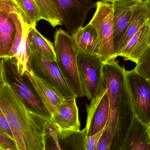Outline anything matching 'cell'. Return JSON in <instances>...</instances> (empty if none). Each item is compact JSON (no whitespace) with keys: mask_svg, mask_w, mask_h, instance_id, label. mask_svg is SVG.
I'll return each instance as SVG.
<instances>
[{"mask_svg":"<svg viewBox=\"0 0 150 150\" xmlns=\"http://www.w3.org/2000/svg\"><path fill=\"white\" fill-rule=\"evenodd\" d=\"M0 110L8 121L18 150H47L50 119L29 108L8 80L4 60L0 64Z\"/></svg>","mask_w":150,"mask_h":150,"instance_id":"cell-1","label":"cell"},{"mask_svg":"<svg viewBox=\"0 0 150 150\" xmlns=\"http://www.w3.org/2000/svg\"><path fill=\"white\" fill-rule=\"evenodd\" d=\"M54 39L58 66L78 97L86 96L78 64V50L72 36L59 29L55 33Z\"/></svg>","mask_w":150,"mask_h":150,"instance_id":"cell-2","label":"cell"},{"mask_svg":"<svg viewBox=\"0 0 150 150\" xmlns=\"http://www.w3.org/2000/svg\"><path fill=\"white\" fill-rule=\"evenodd\" d=\"M89 23L96 30L99 40L98 56L103 64L115 60L112 3L96 2L95 13Z\"/></svg>","mask_w":150,"mask_h":150,"instance_id":"cell-3","label":"cell"},{"mask_svg":"<svg viewBox=\"0 0 150 150\" xmlns=\"http://www.w3.org/2000/svg\"><path fill=\"white\" fill-rule=\"evenodd\" d=\"M124 67L118 61L113 60L104 64V75L108 96L109 114L104 130L114 137L123 89L125 82Z\"/></svg>","mask_w":150,"mask_h":150,"instance_id":"cell-4","label":"cell"},{"mask_svg":"<svg viewBox=\"0 0 150 150\" xmlns=\"http://www.w3.org/2000/svg\"><path fill=\"white\" fill-rule=\"evenodd\" d=\"M77 58L86 96L91 101L106 87L104 64L98 55L79 51Z\"/></svg>","mask_w":150,"mask_h":150,"instance_id":"cell-5","label":"cell"},{"mask_svg":"<svg viewBox=\"0 0 150 150\" xmlns=\"http://www.w3.org/2000/svg\"><path fill=\"white\" fill-rule=\"evenodd\" d=\"M9 84L25 105L31 110L50 119V116L27 76L21 75L11 59L4 58Z\"/></svg>","mask_w":150,"mask_h":150,"instance_id":"cell-6","label":"cell"},{"mask_svg":"<svg viewBox=\"0 0 150 150\" xmlns=\"http://www.w3.org/2000/svg\"><path fill=\"white\" fill-rule=\"evenodd\" d=\"M29 67L37 75L58 89L65 98H78L57 62L50 61L38 52L30 50Z\"/></svg>","mask_w":150,"mask_h":150,"instance_id":"cell-7","label":"cell"},{"mask_svg":"<svg viewBox=\"0 0 150 150\" xmlns=\"http://www.w3.org/2000/svg\"><path fill=\"white\" fill-rule=\"evenodd\" d=\"M128 85L135 115L150 126V83L135 69L125 71Z\"/></svg>","mask_w":150,"mask_h":150,"instance_id":"cell-8","label":"cell"},{"mask_svg":"<svg viewBox=\"0 0 150 150\" xmlns=\"http://www.w3.org/2000/svg\"><path fill=\"white\" fill-rule=\"evenodd\" d=\"M63 25L70 34L75 33L83 27L89 11L96 8L92 0H52Z\"/></svg>","mask_w":150,"mask_h":150,"instance_id":"cell-9","label":"cell"},{"mask_svg":"<svg viewBox=\"0 0 150 150\" xmlns=\"http://www.w3.org/2000/svg\"><path fill=\"white\" fill-rule=\"evenodd\" d=\"M86 126L84 129L86 136L97 133L104 129L109 114L108 96L106 86L86 106Z\"/></svg>","mask_w":150,"mask_h":150,"instance_id":"cell-10","label":"cell"},{"mask_svg":"<svg viewBox=\"0 0 150 150\" xmlns=\"http://www.w3.org/2000/svg\"><path fill=\"white\" fill-rule=\"evenodd\" d=\"M76 98H66L57 111L50 117V122L58 132L59 136L80 130Z\"/></svg>","mask_w":150,"mask_h":150,"instance_id":"cell-11","label":"cell"},{"mask_svg":"<svg viewBox=\"0 0 150 150\" xmlns=\"http://www.w3.org/2000/svg\"><path fill=\"white\" fill-rule=\"evenodd\" d=\"M24 74L32 84L50 116H52L66 98L58 89L37 75L31 68L27 70Z\"/></svg>","mask_w":150,"mask_h":150,"instance_id":"cell-12","label":"cell"},{"mask_svg":"<svg viewBox=\"0 0 150 150\" xmlns=\"http://www.w3.org/2000/svg\"><path fill=\"white\" fill-rule=\"evenodd\" d=\"M135 115L131 98L125 79L113 137L112 150H121L126 133Z\"/></svg>","mask_w":150,"mask_h":150,"instance_id":"cell-13","label":"cell"},{"mask_svg":"<svg viewBox=\"0 0 150 150\" xmlns=\"http://www.w3.org/2000/svg\"><path fill=\"white\" fill-rule=\"evenodd\" d=\"M144 0H117L112 2L114 45L116 51L136 7Z\"/></svg>","mask_w":150,"mask_h":150,"instance_id":"cell-14","label":"cell"},{"mask_svg":"<svg viewBox=\"0 0 150 150\" xmlns=\"http://www.w3.org/2000/svg\"><path fill=\"white\" fill-rule=\"evenodd\" d=\"M150 47V19L130 39L123 49L117 54L125 60L136 64Z\"/></svg>","mask_w":150,"mask_h":150,"instance_id":"cell-15","label":"cell"},{"mask_svg":"<svg viewBox=\"0 0 150 150\" xmlns=\"http://www.w3.org/2000/svg\"><path fill=\"white\" fill-rule=\"evenodd\" d=\"M120 150H150L149 126L136 115Z\"/></svg>","mask_w":150,"mask_h":150,"instance_id":"cell-16","label":"cell"},{"mask_svg":"<svg viewBox=\"0 0 150 150\" xmlns=\"http://www.w3.org/2000/svg\"><path fill=\"white\" fill-rule=\"evenodd\" d=\"M150 19V8L144 1H143L133 10L127 29L116 49V57L117 54L123 49L130 39Z\"/></svg>","mask_w":150,"mask_h":150,"instance_id":"cell-17","label":"cell"},{"mask_svg":"<svg viewBox=\"0 0 150 150\" xmlns=\"http://www.w3.org/2000/svg\"><path fill=\"white\" fill-rule=\"evenodd\" d=\"M77 50L86 54L98 55L99 40L96 30L90 23L81 27L71 35Z\"/></svg>","mask_w":150,"mask_h":150,"instance_id":"cell-18","label":"cell"},{"mask_svg":"<svg viewBox=\"0 0 150 150\" xmlns=\"http://www.w3.org/2000/svg\"><path fill=\"white\" fill-rule=\"evenodd\" d=\"M16 35V28L9 15L0 11V58L8 56L13 48Z\"/></svg>","mask_w":150,"mask_h":150,"instance_id":"cell-19","label":"cell"},{"mask_svg":"<svg viewBox=\"0 0 150 150\" xmlns=\"http://www.w3.org/2000/svg\"><path fill=\"white\" fill-rule=\"evenodd\" d=\"M28 37L30 50L38 52L50 61L56 62L54 45L37 30L36 26L30 28Z\"/></svg>","mask_w":150,"mask_h":150,"instance_id":"cell-20","label":"cell"},{"mask_svg":"<svg viewBox=\"0 0 150 150\" xmlns=\"http://www.w3.org/2000/svg\"><path fill=\"white\" fill-rule=\"evenodd\" d=\"M41 9L43 20L49 23L53 28L62 25L58 10L52 0H35Z\"/></svg>","mask_w":150,"mask_h":150,"instance_id":"cell-21","label":"cell"},{"mask_svg":"<svg viewBox=\"0 0 150 150\" xmlns=\"http://www.w3.org/2000/svg\"><path fill=\"white\" fill-rule=\"evenodd\" d=\"M33 25L43 20L40 8L35 0H14Z\"/></svg>","mask_w":150,"mask_h":150,"instance_id":"cell-22","label":"cell"},{"mask_svg":"<svg viewBox=\"0 0 150 150\" xmlns=\"http://www.w3.org/2000/svg\"><path fill=\"white\" fill-rule=\"evenodd\" d=\"M86 137L84 130L70 132L59 137L65 147L68 149L85 150V139Z\"/></svg>","mask_w":150,"mask_h":150,"instance_id":"cell-23","label":"cell"},{"mask_svg":"<svg viewBox=\"0 0 150 150\" xmlns=\"http://www.w3.org/2000/svg\"><path fill=\"white\" fill-rule=\"evenodd\" d=\"M134 69L150 81V47L141 57Z\"/></svg>","mask_w":150,"mask_h":150,"instance_id":"cell-24","label":"cell"},{"mask_svg":"<svg viewBox=\"0 0 150 150\" xmlns=\"http://www.w3.org/2000/svg\"><path fill=\"white\" fill-rule=\"evenodd\" d=\"M113 142V136L103 130L96 150H112Z\"/></svg>","mask_w":150,"mask_h":150,"instance_id":"cell-25","label":"cell"},{"mask_svg":"<svg viewBox=\"0 0 150 150\" xmlns=\"http://www.w3.org/2000/svg\"><path fill=\"white\" fill-rule=\"evenodd\" d=\"M0 150H18L15 140L0 132Z\"/></svg>","mask_w":150,"mask_h":150,"instance_id":"cell-26","label":"cell"},{"mask_svg":"<svg viewBox=\"0 0 150 150\" xmlns=\"http://www.w3.org/2000/svg\"><path fill=\"white\" fill-rule=\"evenodd\" d=\"M104 129L90 136H86L85 139L86 150H96L99 140Z\"/></svg>","mask_w":150,"mask_h":150,"instance_id":"cell-27","label":"cell"},{"mask_svg":"<svg viewBox=\"0 0 150 150\" xmlns=\"http://www.w3.org/2000/svg\"><path fill=\"white\" fill-rule=\"evenodd\" d=\"M0 132L4 133L10 137L11 138L14 139L10 124L5 115L1 110H0Z\"/></svg>","mask_w":150,"mask_h":150,"instance_id":"cell-28","label":"cell"},{"mask_svg":"<svg viewBox=\"0 0 150 150\" xmlns=\"http://www.w3.org/2000/svg\"><path fill=\"white\" fill-rule=\"evenodd\" d=\"M102 1H104V2H109V3H112L114 1H117V0H101Z\"/></svg>","mask_w":150,"mask_h":150,"instance_id":"cell-29","label":"cell"},{"mask_svg":"<svg viewBox=\"0 0 150 150\" xmlns=\"http://www.w3.org/2000/svg\"><path fill=\"white\" fill-rule=\"evenodd\" d=\"M144 1L147 4V6L150 9V0H145Z\"/></svg>","mask_w":150,"mask_h":150,"instance_id":"cell-30","label":"cell"},{"mask_svg":"<svg viewBox=\"0 0 150 150\" xmlns=\"http://www.w3.org/2000/svg\"><path fill=\"white\" fill-rule=\"evenodd\" d=\"M149 131H150V126H149Z\"/></svg>","mask_w":150,"mask_h":150,"instance_id":"cell-31","label":"cell"},{"mask_svg":"<svg viewBox=\"0 0 150 150\" xmlns=\"http://www.w3.org/2000/svg\"><path fill=\"white\" fill-rule=\"evenodd\" d=\"M149 82H150V81H149Z\"/></svg>","mask_w":150,"mask_h":150,"instance_id":"cell-32","label":"cell"}]
</instances>
